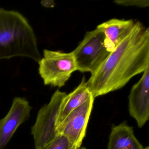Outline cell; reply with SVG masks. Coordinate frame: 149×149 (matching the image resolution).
<instances>
[{
  "instance_id": "4",
  "label": "cell",
  "mask_w": 149,
  "mask_h": 149,
  "mask_svg": "<svg viewBox=\"0 0 149 149\" xmlns=\"http://www.w3.org/2000/svg\"><path fill=\"white\" fill-rule=\"evenodd\" d=\"M43 56L38 62V70L44 85L62 88L72 73L77 70L72 52L64 53L45 49Z\"/></svg>"
},
{
  "instance_id": "11",
  "label": "cell",
  "mask_w": 149,
  "mask_h": 149,
  "mask_svg": "<svg viewBox=\"0 0 149 149\" xmlns=\"http://www.w3.org/2000/svg\"><path fill=\"white\" fill-rule=\"evenodd\" d=\"M136 21L132 19H112L97 26L103 32L106 38L117 47L132 31Z\"/></svg>"
},
{
  "instance_id": "2",
  "label": "cell",
  "mask_w": 149,
  "mask_h": 149,
  "mask_svg": "<svg viewBox=\"0 0 149 149\" xmlns=\"http://www.w3.org/2000/svg\"><path fill=\"white\" fill-rule=\"evenodd\" d=\"M15 57L40 60L36 35L22 14L0 8V60Z\"/></svg>"
},
{
  "instance_id": "8",
  "label": "cell",
  "mask_w": 149,
  "mask_h": 149,
  "mask_svg": "<svg viewBox=\"0 0 149 149\" xmlns=\"http://www.w3.org/2000/svg\"><path fill=\"white\" fill-rule=\"evenodd\" d=\"M132 88L129 96V111L141 128L149 119V67Z\"/></svg>"
},
{
  "instance_id": "1",
  "label": "cell",
  "mask_w": 149,
  "mask_h": 149,
  "mask_svg": "<svg viewBox=\"0 0 149 149\" xmlns=\"http://www.w3.org/2000/svg\"><path fill=\"white\" fill-rule=\"evenodd\" d=\"M149 67V29L136 21L134 29L87 81L94 97L124 87Z\"/></svg>"
},
{
  "instance_id": "13",
  "label": "cell",
  "mask_w": 149,
  "mask_h": 149,
  "mask_svg": "<svg viewBox=\"0 0 149 149\" xmlns=\"http://www.w3.org/2000/svg\"><path fill=\"white\" fill-rule=\"evenodd\" d=\"M115 4L123 6H134L137 7H147L149 6L148 0H116Z\"/></svg>"
},
{
  "instance_id": "9",
  "label": "cell",
  "mask_w": 149,
  "mask_h": 149,
  "mask_svg": "<svg viewBox=\"0 0 149 149\" xmlns=\"http://www.w3.org/2000/svg\"><path fill=\"white\" fill-rule=\"evenodd\" d=\"M107 149H149L144 147L134 134L133 128L125 121L111 127Z\"/></svg>"
},
{
  "instance_id": "10",
  "label": "cell",
  "mask_w": 149,
  "mask_h": 149,
  "mask_svg": "<svg viewBox=\"0 0 149 149\" xmlns=\"http://www.w3.org/2000/svg\"><path fill=\"white\" fill-rule=\"evenodd\" d=\"M87 86L85 78L83 77L79 85L72 92L66 95L63 100L60 108L56 127L74 110L86 102L92 95Z\"/></svg>"
},
{
  "instance_id": "5",
  "label": "cell",
  "mask_w": 149,
  "mask_h": 149,
  "mask_svg": "<svg viewBox=\"0 0 149 149\" xmlns=\"http://www.w3.org/2000/svg\"><path fill=\"white\" fill-rule=\"evenodd\" d=\"M66 93L57 90L49 102L38 111L35 123L31 129L35 149H41L57 136L56 129L61 104Z\"/></svg>"
},
{
  "instance_id": "3",
  "label": "cell",
  "mask_w": 149,
  "mask_h": 149,
  "mask_svg": "<svg viewBox=\"0 0 149 149\" xmlns=\"http://www.w3.org/2000/svg\"><path fill=\"white\" fill-rule=\"evenodd\" d=\"M115 48L100 29L96 28L88 31L79 45L72 51L77 70L81 73L90 72L92 74Z\"/></svg>"
},
{
  "instance_id": "14",
  "label": "cell",
  "mask_w": 149,
  "mask_h": 149,
  "mask_svg": "<svg viewBox=\"0 0 149 149\" xmlns=\"http://www.w3.org/2000/svg\"><path fill=\"white\" fill-rule=\"evenodd\" d=\"M87 149V148H85V147H79V148H78V149Z\"/></svg>"
},
{
  "instance_id": "12",
  "label": "cell",
  "mask_w": 149,
  "mask_h": 149,
  "mask_svg": "<svg viewBox=\"0 0 149 149\" xmlns=\"http://www.w3.org/2000/svg\"><path fill=\"white\" fill-rule=\"evenodd\" d=\"M41 149H73L67 138L58 135L52 142Z\"/></svg>"
},
{
  "instance_id": "7",
  "label": "cell",
  "mask_w": 149,
  "mask_h": 149,
  "mask_svg": "<svg viewBox=\"0 0 149 149\" xmlns=\"http://www.w3.org/2000/svg\"><path fill=\"white\" fill-rule=\"evenodd\" d=\"M32 106L24 97H16L6 116L0 120V149H4L19 126L30 116Z\"/></svg>"
},
{
  "instance_id": "6",
  "label": "cell",
  "mask_w": 149,
  "mask_h": 149,
  "mask_svg": "<svg viewBox=\"0 0 149 149\" xmlns=\"http://www.w3.org/2000/svg\"><path fill=\"white\" fill-rule=\"evenodd\" d=\"M95 97L91 95L86 102L71 111L56 127L58 135L67 138L73 149L81 147L93 108Z\"/></svg>"
}]
</instances>
